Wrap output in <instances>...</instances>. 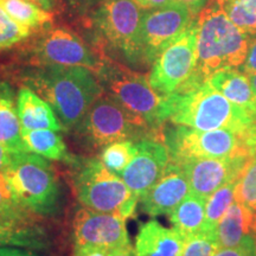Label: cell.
Returning <instances> with one entry per match:
<instances>
[{
  "instance_id": "1",
  "label": "cell",
  "mask_w": 256,
  "mask_h": 256,
  "mask_svg": "<svg viewBox=\"0 0 256 256\" xmlns=\"http://www.w3.org/2000/svg\"><path fill=\"white\" fill-rule=\"evenodd\" d=\"M196 66L188 81L176 92L200 87L214 74L241 68L252 34L240 28L212 0L197 16Z\"/></svg>"
},
{
  "instance_id": "2",
  "label": "cell",
  "mask_w": 256,
  "mask_h": 256,
  "mask_svg": "<svg viewBox=\"0 0 256 256\" xmlns=\"http://www.w3.org/2000/svg\"><path fill=\"white\" fill-rule=\"evenodd\" d=\"M26 82L52 107L66 130L78 126L104 92L95 72L86 66H37Z\"/></svg>"
},
{
  "instance_id": "3",
  "label": "cell",
  "mask_w": 256,
  "mask_h": 256,
  "mask_svg": "<svg viewBox=\"0 0 256 256\" xmlns=\"http://www.w3.org/2000/svg\"><path fill=\"white\" fill-rule=\"evenodd\" d=\"M168 121L200 130H232L247 133L255 115L230 102L209 82L183 92L166 95Z\"/></svg>"
},
{
  "instance_id": "4",
  "label": "cell",
  "mask_w": 256,
  "mask_h": 256,
  "mask_svg": "<svg viewBox=\"0 0 256 256\" xmlns=\"http://www.w3.org/2000/svg\"><path fill=\"white\" fill-rule=\"evenodd\" d=\"M95 74L106 94L164 136V124L168 122L166 95L154 90L148 78L104 56Z\"/></svg>"
},
{
  "instance_id": "5",
  "label": "cell",
  "mask_w": 256,
  "mask_h": 256,
  "mask_svg": "<svg viewBox=\"0 0 256 256\" xmlns=\"http://www.w3.org/2000/svg\"><path fill=\"white\" fill-rule=\"evenodd\" d=\"M4 176L16 200L28 214L52 216L58 211L60 182L49 159L32 152L12 153Z\"/></svg>"
},
{
  "instance_id": "6",
  "label": "cell",
  "mask_w": 256,
  "mask_h": 256,
  "mask_svg": "<svg viewBox=\"0 0 256 256\" xmlns=\"http://www.w3.org/2000/svg\"><path fill=\"white\" fill-rule=\"evenodd\" d=\"M81 146L88 150L104 148L120 140L152 138L164 142L162 134L154 132L145 121L104 92L72 130Z\"/></svg>"
},
{
  "instance_id": "7",
  "label": "cell",
  "mask_w": 256,
  "mask_h": 256,
  "mask_svg": "<svg viewBox=\"0 0 256 256\" xmlns=\"http://www.w3.org/2000/svg\"><path fill=\"white\" fill-rule=\"evenodd\" d=\"M142 8L134 0H102L92 14L98 46L130 66H142L140 26Z\"/></svg>"
},
{
  "instance_id": "8",
  "label": "cell",
  "mask_w": 256,
  "mask_h": 256,
  "mask_svg": "<svg viewBox=\"0 0 256 256\" xmlns=\"http://www.w3.org/2000/svg\"><path fill=\"white\" fill-rule=\"evenodd\" d=\"M75 166L74 190L83 206L126 220L134 215L139 198L120 176L106 168L100 159L78 160Z\"/></svg>"
},
{
  "instance_id": "9",
  "label": "cell",
  "mask_w": 256,
  "mask_h": 256,
  "mask_svg": "<svg viewBox=\"0 0 256 256\" xmlns=\"http://www.w3.org/2000/svg\"><path fill=\"white\" fill-rule=\"evenodd\" d=\"M164 142L170 160L177 164L188 159L252 156L247 133L232 130H200L174 124L168 130L164 128Z\"/></svg>"
},
{
  "instance_id": "10",
  "label": "cell",
  "mask_w": 256,
  "mask_h": 256,
  "mask_svg": "<svg viewBox=\"0 0 256 256\" xmlns=\"http://www.w3.org/2000/svg\"><path fill=\"white\" fill-rule=\"evenodd\" d=\"M197 17L178 38L165 48L152 64L148 81L162 95L178 92L188 81L196 66Z\"/></svg>"
},
{
  "instance_id": "11",
  "label": "cell",
  "mask_w": 256,
  "mask_h": 256,
  "mask_svg": "<svg viewBox=\"0 0 256 256\" xmlns=\"http://www.w3.org/2000/svg\"><path fill=\"white\" fill-rule=\"evenodd\" d=\"M196 18L179 2L142 11L140 46L142 66L153 64L159 54L180 36Z\"/></svg>"
},
{
  "instance_id": "12",
  "label": "cell",
  "mask_w": 256,
  "mask_h": 256,
  "mask_svg": "<svg viewBox=\"0 0 256 256\" xmlns=\"http://www.w3.org/2000/svg\"><path fill=\"white\" fill-rule=\"evenodd\" d=\"M102 57L96 55L75 32L54 28L44 32L31 48V63L37 66H86L96 72Z\"/></svg>"
},
{
  "instance_id": "13",
  "label": "cell",
  "mask_w": 256,
  "mask_h": 256,
  "mask_svg": "<svg viewBox=\"0 0 256 256\" xmlns=\"http://www.w3.org/2000/svg\"><path fill=\"white\" fill-rule=\"evenodd\" d=\"M72 234L75 246H95L110 252L130 246L126 218L84 206L74 215Z\"/></svg>"
},
{
  "instance_id": "14",
  "label": "cell",
  "mask_w": 256,
  "mask_h": 256,
  "mask_svg": "<svg viewBox=\"0 0 256 256\" xmlns=\"http://www.w3.org/2000/svg\"><path fill=\"white\" fill-rule=\"evenodd\" d=\"M250 158L252 156L188 159L179 162V165L186 176L191 194L208 200V197L223 185L238 179Z\"/></svg>"
},
{
  "instance_id": "15",
  "label": "cell",
  "mask_w": 256,
  "mask_h": 256,
  "mask_svg": "<svg viewBox=\"0 0 256 256\" xmlns=\"http://www.w3.org/2000/svg\"><path fill=\"white\" fill-rule=\"evenodd\" d=\"M136 147L132 162L120 177L140 200L164 174L170 162V153L164 142L152 138L138 140Z\"/></svg>"
},
{
  "instance_id": "16",
  "label": "cell",
  "mask_w": 256,
  "mask_h": 256,
  "mask_svg": "<svg viewBox=\"0 0 256 256\" xmlns=\"http://www.w3.org/2000/svg\"><path fill=\"white\" fill-rule=\"evenodd\" d=\"M190 192L182 166L170 160L162 178L140 197L142 208L150 216H170Z\"/></svg>"
},
{
  "instance_id": "17",
  "label": "cell",
  "mask_w": 256,
  "mask_h": 256,
  "mask_svg": "<svg viewBox=\"0 0 256 256\" xmlns=\"http://www.w3.org/2000/svg\"><path fill=\"white\" fill-rule=\"evenodd\" d=\"M185 238L156 220L142 224L134 243L136 256H183Z\"/></svg>"
},
{
  "instance_id": "18",
  "label": "cell",
  "mask_w": 256,
  "mask_h": 256,
  "mask_svg": "<svg viewBox=\"0 0 256 256\" xmlns=\"http://www.w3.org/2000/svg\"><path fill=\"white\" fill-rule=\"evenodd\" d=\"M17 113L22 130H63L52 107L28 87L22 88L18 92Z\"/></svg>"
},
{
  "instance_id": "19",
  "label": "cell",
  "mask_w": 256,
  "mask_h": 256,
  "mask_svg": "<svg viewBox=\"0 0 256 256\" xmlns=\"http://www.w3.org/2000/svg\"><path fill=\"white\" fill-rule=\"evenodd\" d=\"M252 235L256 236V212L235 200L216 226L220 248L235 247Z\"/></svg>"
},
{
  "instance_id": "20",
  "label": "cell",
  "mask_w": 256,
  "mask_h": 256,
  "mask_svg": "<svg viewBox=\"0 0 256 256\" xmlns=\"http://www.w3.org/2000/svg\"><path fill=\"white\" fill-rule=\"evenodd\" d=\"M208 82L234 104L256 116V96L249 76L242 70L238 68L220 70L214 74Z\"/></svg>"
},
{
  "instance_id": "21",
  "label": "cell",
  "mask_w": 256,
  "mask_h": 256,
  "mask_svg": "<svg viewBox=\"0 0 256 256\" xmlns=\"http://www.w3.org/2000/svg\"><path fill=\"white\" fill-rule=\"evenodd\" d=\"M0 145L8 152H28L22 136L17 102L11 87L0 81Z\"/></svg>"
},
{
  "instance_id": "22",
  "label": "cell",
  "mask_w": 256,
  "mask_h": 256,
  "mask_svg": "<svg viewBox=\"0 0 256 256\" xmlns=\"http://www.w3.org/2000/svg\"><path fill=\"white\" fill-rule=\"evenodd\" d=\"M4 246L44 250L50 246V241L46 230L34 220L18 222L0 220V247Z\"/></svg>"
},
{
  "instance_id": "23",
  "label": "cell",
  "mask_w": 256,
  "mask_h": 256,
  "mask_svg": "<svg viewBox=\"0 0 256 256\" xmlns=\"http://www.w3.org/2000/svg\"><path fill=\"white\" fill-rule=\"evenodd\" d=\"M22 136L28 152L36 153L49 160H57L75 165L78 159L74 158L66 142L57 130H22Z\"/></svg>"
},
{
  "instance_id": "24",
  "label": "cell",
  "mask_w": 256,
  "mask_h": 256,
  "mask_svg": "<svg viewBox=\"0 0 256 256\" xmlns=\"http://www.w3.org/2000/svg\"><path fill=\"white\" fill-rule=\"evenodd\" d=\"M206 198L188 194L170 215L174 228L184 238L206 228Z\"/></svg>"
},
{
  "instance_id": "25",
  "label": "cell",
  "mask_w": 256,
  "mask_h": 256,
  "mask_svg": "<svg viewBox=\"0 0 256 256\" xmlns=\"http://www.w3.org/2000/svg\"><path fill=\"white\" fill-rule=\"evenodd\" d=\"M0 6L18 23L34 28L50 23L52 14L31 0H0Z\"/></svg>"
},
{
  "instance_id": "26",
  "label": "cell",
  "mask_w": 256,
  "mask_h": 256,
  "mask_svg": "<svg viewBox=\"0 0 256 256\" xmlns=\"http://www.w3.org/2000/svg\"><path fill=\"white\" fill-rule=\"evenodd\" d=\"M230 20L249 34H256V0H212Z\"/></svg>"
},
{
  "instance_id": "27",
  "label": "cell",
  "mask_w": 256,
  "mask_h": 256,
  "mask_svg": "<svg viewBox=\"0 0 256 256\" xmlns=\"http://www.w3.org/2000/svg\"><path fill=\"white\" fill-rule=\"evenodd\" d=\"M236 184L238 179L229 182L208 197L206 206V228L216 230V226L230 206L236 200Z\"/></svg>"
},
{
  "instance_id": "28",
  "label": "cell",
  "mask_w": 256,
  "mask_h": 256,
  "mask_svg": "<svg viewBox=\"0 0 256 256\" xmlns=\"http://www.w3.org/2000/svg\"><path fill=\"white\" fill-rule=\"evenodd\" d=\"M136 147L133 140H120L104 146L101 151L100 160L112 172L121 176L124 168L132 162Z\"/></svg>"
},
{
  "instance_id": "29",
  "label": "cell",
  "mask_w": 256,
  "mask_h": 256,
  "mask_svg": "<svg viewBox=\"0 0 256 256\" xmlns=\"http://www.w3.org/2000/svg\"><path fill=\"white\" fill-rule=\"evenodd\" d=\"M236 200L256 212V156L244 166L236 184Z\"/></svg>"
},
{
  "instance_id": "30",
  "label": "cell",
  "mask_w": 256,
  "mask_h": 256,
  "mask_svg": "<svg viewBox=\"0 0 256 256\" xmlns=\"http://www.w3.org/2000/svg\"><path fill=\"white\" fill-rule=\"evenodd\" d=\"M0 220L31 222L32 215L18 204L5 176L0 174Z\"/></svg>"
},
{
  "instance_id": "31",
  "label": "cell",
  "mask_w": 256,
  "mask_h": 256,
  "mask_svg": "<svg viewBox=\"0 0 256 256\" xmlns=\"http://www.w3.org/2000/svg\"><path fill=\"white\" fill-rule=\"evenodd\" d=\"M31 34V28L16 22L0 6V50L8 49L24 40Z\"/></svg>"
},
{
  "instance_id": "32",
  "label": "cell",
  "mask_w": 256,
  "mask_h": 256,
  "mask_svg": "<svg viewBox=\"0 0 256 256\" xmlns=\"http://www.w3.org/2000/svg\"><path fill=\"white\" fill-rule=\"evenodd\" d=\"M218 249L216 230H202L185 238L183 256H214Z\"/></svg>"
},
{
  "instance_id": "33",
  "label": "cell",
  "mask_w": 256,
  "mask_h": 256,
  "mask_svg": "<svg viewBox=\"0 0 256 256\" xmlns=\"http://www.w3.org/2000/svg\"><path fill=\"white\" fill-rule=\"evenodd\" d=\"M214 256H256V236H248L235 247L220 248Z\"/></svg>"
},
{
  "instance_id": "34",
  "label": "cell",
  "mask_w": 256,
  "mask_h": 256,
  "mask_svg": "<svg viewBox=\"0 0 256 256\" xmlns=\"http://www.w3.org/2000/svg\"><path fill=\"white\" fill-rule=\"evenodd\" d=\"M238 69L242 70L248 76L256 72V34L250 36V43H249L247 57H246L241 68Z\"/></svg>"
},
{
  "instance_id": "35",
  "label": "cell",
  "mask_w": 256,
  "mask_h": 256,
  "mask_svg": "<svg viewBox=\"0 0 256 256\" xmlns=\"http://www.w3.org/2000/svg\"><path fill=\"white\" fill-rule=\"evenodd\" d=\"M101 2L102 0H66L69 8L78 14H86L90 10H94Z\"/></svg>"
},
{
  "instance_id": "36",
  "label": "cell",
  "mask_w": 256,
  "mask_h": 256,
  "mask_svg": "<svg viewBox=\"0 0 256 256\" xmlns=\"http://www.w3.org/2000/svg\"><path fill=\"white\" fill-rule=\"evenodd\" d=\"M72 256H110V250L95 246H75Z\"/></svg>"
},
{
  "instance_id": "37",
  "label": "cell",
  "mask_w": 256,
  "mask_h": 256,
  "mask_svg": "<svg viewBox=\"0 0 256 256\" xmlns=\"http://www.w3.org/2000/svg\"><path fill=\"white\" fill-rule=\"evenodd\" d=\"M174 2L186 6V8L190 10L191 14H194V17H197V16L202 12V10L209 4L210 0H174Z\"/></svg>"
},
{
  "instance_id": "38",
  "label": "cell",
  "mask_w": 256,
  "mask_h": 256,
  "mask_svg": "<svg viewBox=\"0 0 256 256\" xmlns=\"http://www.w3.org/2000/svg\"><path fill=\"white\" fill-rule=\"evenodd\" d=\"M0 256H40L31 250H26V248L11 247V246H4L0 247Z\"/></svg>"
},
{
  "instance_id": "39",
  "label": "cell",
  "mask_w": 256,
  "mask_h": 256,
  "mask_svg": "<svg viewBox=\"0 0 256 256\" xmlns=\"http://www.w3.org/2000/svg\"><path fill=\"white\" fill-rule=\"evenodd\" d=\"M134 2L139 5L140 8L152 10L171 4V2H174V0H134Z\"/></svg>"
},
{
  "instance_id": "40",
  "label": "cell",
  "mask_w": 256,
  "mask_h": 256,
  "mask_svg": "<svg viewBox=\"0 0 256 256\" xmlns=\"http://www.w3.org/2000/svg\"><path fill=\"white\" fill-rule=\"evenodd\" d=\"M247 144L249 147V151H250L252 156H256V120L254 124L249 127L247 132Z\"/></svg>"
},
{
  "instance_id": "41",
  "label": "cell",
  "mask_w": 256,
  "mask_h": 256,
  "mask_svg": "<svg viewBox=\"0 0 256 256\" xmlns=\"http://www.w3.org/2000/svg\"><path fill=\"white\" fill-rule=\"evenodd\" d=\"M11 156L12 153L8 152L4 146L0 145V174H5V171L11 164Z\"/></svg>"
},
{
  "instance_id": "42",
  "label": "cell",
  "mask_w": 256,
  "mask_h": 256,
  "mask_svg": "<svg viewBox=\"0 0 256 256\" xmlns=\"http://www.w3.org/2000/svg\"><path fill=\"white\" fill-rule=\"evenodd\" d=\"M110 256H136L134 248L132 246H128V247L115 249V250L110 252Z\"/></svg>"
},
{
  "instance_id": "43",
  "label": "cell",
  "mask_w": 256,
  "mask_h": 256,
  "mask_svg": "<svg viewBox=\"0 0 256 256\" xmlns=\"http://www.w3.org/2000/svg\"><path fill=\"white\" fill-rule=\"evenodd\" d=\"M36 2L40 8L46 10V11H51V10L55 8L56 6V0H36Z\"/></svg>"
},
{
  "instance_id": "44",
  "label": "cell",
  "mask_w": 256,
  "mask_h": 256,
  "mask_svg": "<svg viewBox=\"0 0 256 256\" xmlns=\"http://www.w3.org/2000/svg\"><path fill=\"white\" fill-rule=\"evenodd\" d=\"M249 80H250L252 88V90H254V94H255V96H256V72L249 76Z\"/></svg>"
}]
</instances>
